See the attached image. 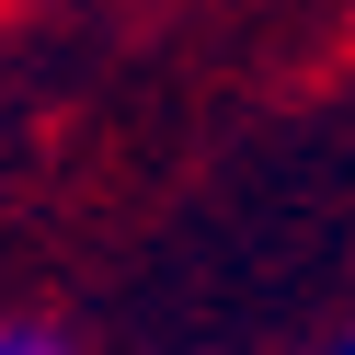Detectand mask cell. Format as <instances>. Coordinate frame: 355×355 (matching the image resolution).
<instances>
[{
  "instance_id": "1",
  "label": "cell",
  "mask_w": 355,
  "mask_h": 355,
  "mask_svg": "<svg viewBox=\"0 0 355 355\" xmlns=\"http://www.w3.org/2000/svg\"><path fill=\"white\" fill-rule=\"evenodd\" d=\"M0 355H69V332H58V321H12V332H0Z\"/></svg>"
}]
</instances>
